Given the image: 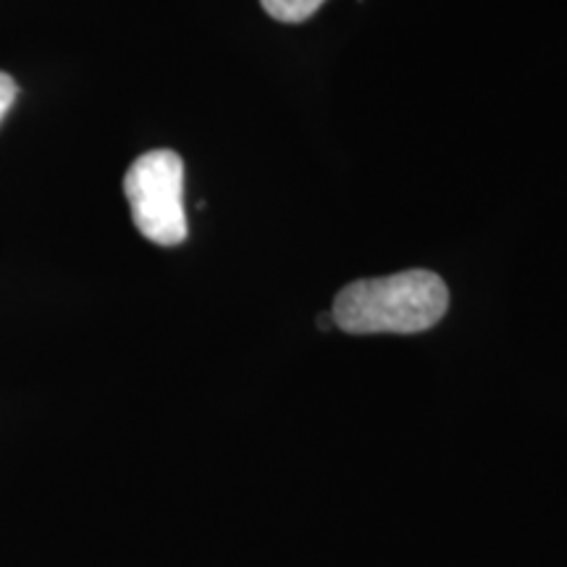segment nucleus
Returning a JSON list of instances; mask_svg holds the SVG:
<instances>
[{
    "instance_id": "nucleus-1",
    "label": "nucleus",
    "mask_w": 567,
    "mask_h": 567,
    "mask_svg": "<svg viewBox=\"0 0 567 567\" xmlns=\"http://www.w3.org/2000/svg\"><path fill=\"white\" fill-rule=\"evenodd\" d=\"M450 289L434 271H402L381 279L352 281L334 297L337 329L347 334H421L442 321Z\"/></svg>"
},
{
    "instance_id": "nucleus-2",
    "label": "nucleus",
    "mask_w": 567,
    "mask_h": 567,
    "mask_svg": "<svg viewBox=\"0 0 567 567\" xmlns=\"http://www.w3.org/2000/svg\"><path fill=\"white\" fill-rule=\"evenodd\" d=\"M132 221L153 245L174 247L187 239L184 213V163L174 151L140 155L124 176Z\"/></svg>"
},
{
    "instance_id": "nucleus-3",
    "label": "nucleus",
    "mask_w": 567,
    "mask_h": 567,
    "mask_svg": "<svg viewBox=\"0 0 567 567\" xmlns=\"http://www.w3.org/2000/svg\"><path fill=\"white\" fill-rule=\"evenodd\" d=\"M268 17L284 24H300V21L310 19L321 9L326 0H260Z\"/></svg>"
},
{
    "instance_id": "nucleus-4",
    "label": "nucleus",
    "mask_w": 567,
    "mask_h": 567,
    "mask_svg": "<svg viewBox=\"0 0 567 567\" xmlns=\"http://www.w3.org/2000/svg\"><path fill=\"white\" fill-rule=\"evenodd\" d=\"M17 92H19L17 82H13L9 74H3V71H0V124H3L6 113H9L13 101H17Z\"/></svg>"
}]
</instances>
